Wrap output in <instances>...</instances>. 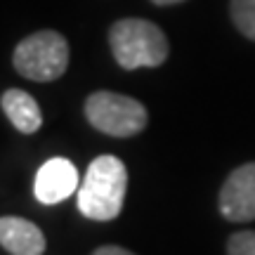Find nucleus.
I'll list each match as a JSON object with an SVG mask.
<instances>
[{
  "mask_svg": "<svg viewBox=\"0 0 255 255\" xmlns=\"http://www.w3.org/2000/svg\"><path fill=\"white\" fill-rule=\"evenodd\" d=\"M126 187L128 170L123 161L111 154L97 156L78 187V210L88 220H114L123 210Z\"/></svg>",
  "mask_w": 255,
  "mask_h": 255,
  "instance_id": "f257e3e1",
  "label": "nucleus"
},
{
  "mask_svg": "<svg viewBox=\"0 0 255 255\" xmlns=\"http://www.w3.org/2000/svg\"><path fill=\"white\" fill-rule=\"evenodd\" d=\"M114 59L126 71L161 66L168 59V40L161 28L146 19H121L109 28Z\"/></svg>",
  "mask_w": 255,
  "mask_h": 255,
  "instance_id": "f03ea898",
  "label": "nucleus"
},
{
  "mask_svg": "<svg viewBox=\"0 0 255 255\" xmlns=\"http://www.w3.org/2000/svg\"><path fill=\"white\" fill-rule=\"evenodd\" d=\"M12 64L24 78L50 83L64 76L69 66V43L57 31H38L14 47Z\"/></svg>",
  "mask_w": 255,
  "mask_h": 255,
  "instance_id": "7ed1b4c3",
  "label": "nucleus"
},
{
  "mask_svg": "<svg viewBox=\"0 0 255 255\" xmlns=\"http://www.w3.org/2000/svg\"><path fill=\"white\" fill-rule=\"evenodd\" d=\"M85 119L104 135L132 137L146 128V109L128 95L100 90L85 100Z\"/></svg>",
  "mask_w": 255,
  "mask_h": 255,
  "instance_id": "20e7f679",
  "label": "nucleus"
},
{
  "mask_svg": "<svg viewBox=\"0 0 255 255\" xmlns=\"http://www.w3.org/2000/svg\"><path fill=\"white\" fill-rule=\"evenodd\" d=\"M220 213L229 222L255 220V163L232 170L220 189Z\"/></svg>",
  "mask_w": 255,
  "mask_h": 255,
  "instance_id": "39448f33",
  "label": "nucleus"
},
{
  "mask_svg": "<svg viewBox=\"0 0 255 255\" xmlns=\"http://www.w3.org/2000/svg\"><path fill=\"white\" fill-rule=\"evenodd\" d=\"M78 170L71 161L66 158H50L47 163L40 165L33 182V194L40 203L55 206L69 199L73 191H78Z\"/></svg>",
  "mask_w": 255,
  "mask_h": 255,
  "instance_id": "423d86ee",
  "label": "nucleus"
},
{
  "mask_svg": "<svg viewBox=\"0 0 255 255\" xmlns=\"http://www.w3.org/2000/svg\"><path fill=\"white\" fill-rule=\"evenodd\" d=\"M0 244L9 255H43L45 237L31 220L5 215L0 220Z\"/></svg>",
  "mask_w": 255,
  "mask_h": 255,
  "instance_id": "0eeeda50",
  "label": "nucleus"
},
{
  "mask_svg": "<svg viewBox=\"0 0 255 255\" xmlns=\"http://www.w3.org/2000/svg\"><path fill=\"white\" fill-rule=\"evenodd\" d=\"M2 111L9 119V123L17 128L19 132L24 135H31L36 132L38 128L43 126V114H40V107L38 102L24 90H5L2 92Z\"/></svg>",
  "mask_w": 255,
  "mask_h": 255,
  "instance_id": "6e6552de",
  "label": "nucleus"
},
{
  "mask_svg": "<svg viewBox=\"0 0 255 255\" xmlns=\"http://www.w3.org/2000/svg\"><path fill=\"white\" fill-rule=\"evenodd\" d=\"M232 19L244 36L255 40V0H232Z\"/></svg>",
  "mask_w": 255,
  "mask_h": 255,
  "instance_id": "1a4fd4ad",
  "label": "nucleus"
},
{
  "mask_svg": "<svg viewBox=\"0 0 255 255\" xmlns=\"http://www.w3.org/2000/svg\"><path fill=\"white\" fill-rule=\"evenodd\" d=\"M227 255H255V232H237L227 241Z\"/></svg>",
  "mask_w": 255,
  "mask_h": 255,
  "instance_id": "9d476101",
  "label": "nucleus"
},
{
  "mask_svg": "<svg viewBox=\"0 0 255 255\" xmlns=\"http://www.w3.org/2000/svg\"><path fill=\"white\" fill-rule=\"evenodd\" d=\"M92 255H135V253H130V251H126V248H121V246H102Z\"/></svg>",
  "mask_w": 255,
  "mask_h": 255,
  "instance_id": "9b49d317",
  "label": "nucleus"
},
{
  "mask_svg": "<svg viewBox=\"0 0 255 255\" xmlns=\"http://www.w3.org/2000/svg\"><path fill=\"white\" fill-rule=\"evenodd\" d=\"M151 2H154V5H161V7H163V5H175V2H182V0H151Z\"/></svg>",
  "mask_w": 255,
  "mask_h": 255,
  "instance_id": "f8f14e48",
  "label": "nucleus"
}]
</instances>
